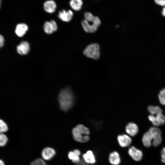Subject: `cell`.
Masks as SVG:
<instances>
[{
    "label": "cell",
    "mask_w": 165,
    "mask_h": 165,
    "mask_svg": "<svg viewBox=\"0 0 165 165\" xmlns=\"http://www.w3.org/2000/svg\"><path fill=\"white\" fill-rule=\"evenodd\" d=\"M142 141L146 147H149L152 145L154 147L158 146L162 141L161 130L157 127H151L144 134Z\"/></svg>",
    "instance_id": "1"
},
{
    "label": "cell",
    "mask_w": 165,
    "mask_h": 165,
    "mask_svg": "<svg viewBox=\"0 0 165 165\" xmlns=\"http://www.w3.org/2000/svg\"><path fill=\"white\" fill-rule=\"evenodd\" d=\"M148 110L151 115H155L162 113L163 111L158 106H149L148 108Z\"/></svg>",
    "instance_id": "18"
},
{
    "label": "cell",
    "mask_w": 165,
    "mask_h": 165,
    "mask_svg": "<svg viewBox=\"0 0 165 165\" xmlns=\"http://www.w3.org/2000/svg\"><path fill=\"white\" fill-rule=\"evenodd\" d=\"M118 143L119 146L122 148H126L131 144L132 140L131 138L126 134L119 135L117 137Z\"/></svg>",
    "instance_id": "8"
},
{
    "label": "cell",
    "mask_w": 165,
    "mask_h": 165,
    "mask_svg": "<svg viewBox=\"0 0 165 165\" xmlns=\"http://www.w3.org/2000/svg\"><path fill=\"white\" fill-rule=\"evenodd\" d=\"M148 118L152 124L156 126L162 125L165 123V117L162 113L155 115H150L148 116Z\"/></svg>",
    "instance_id": "7"
},
{
    "label": "cell",
    "mask_w": 165,
    "mask_h": 165,
    "mask_svg": "<svg viewBox=\"0 0 165 165\" xmlns=\"http://www.w3.org/2000/svg\"><path fill=\"white\" fill-rule=\"evenodd\" d=\"M72 134L74 139L75 141L80 143L86 142L90 139L88 135H83L76 127L72 129Z\"/></svg>",
    "instance_id": "6"
},
{
    "label": "cell",
    "mask_w": 165,
    "mask_h": 165,
    "mask_svg": "<svg viewBox=\"0 0 165 165\" xmlns=\"http://www.w3.org/2000/svg\"><path fill=\"white\" fill-rule=\"evenodd\" d=\"M30 50V45L26 41H23L17 47L18 53L21 55L27 54Z\"/></svg>",
    "instance_id": "15"
},
{
    "label": "cell",
    "mask_w": 165,
    "mask_h": 165,
    "mask_svg": "<svg viewBox=\"0 0 165 165\" xmlns=\"http://www.w3.org/2000/svg\"><path fill=\"white\" fill-rule=\"evenodd\" d=\"M126 131L130 136H135L138 132V127L135 123L132 122L130 123L126 126Z\"/></svg>",
    "instance_id": "14"
},
{
    "label": "cell",
    "mask_w": 165,
    "mask_h": 165,
    "mask_svg": "<svg viewBox=\"0 0 165 165\" xmlns=\"http://www.w3.org/2000/svg\"><path fill=\"white\" fill-rule=\"evenodd\" d=\"M155 3L157 5L163 6H165V0H154Z\"/></svg>",
    "instance_id": "28"
},
{
    "label": "cell",
    "mask_w": 165,
    "mask_h": 165,
    "mask_svg": "<svg viewBox=\"0 0 165 165\" xmlns=\"http://www.w3.org/2000/svg\"><path fill=\"white\" fill-rule=\"evenodd\" d=\"M76 127L83 135H89L90 134V132L89 130L83 125L79 124Z\"/></svg>",
    "instance_id": "20"
},
{
    "label": "cell",
    "mask_w": 165,
    "mask_h": 165,
    "mask_svg": "<svg viewBox=\"0 0 165 165\" xmlns=\"http://www.w3.org/2000/svg\"><path fill=\"white\" fill-rule=\"evenodd\" d=\"M30 165H47V164L42 159L39 158L32 161Z\"/></svg>",
    "instance_id": "26"
},
{
    "label": "cell",
    "mask_w": 165,
    "mask_h": 165,
    "mask_svg": "<svg viewBox=\"0 0 165 165\" xmlns=\"http://www.w3.org/2000/svg\"><path fill=\"white\" fill-rule=\"evenodd\" d=\"M83 4L82 0H70L69 2L71 7L75 11H79L82 9Z\"/></svg>",
    "instance_id": "17"
},
{
    "label": "cell",
    "mask_w": 165,
    "mask_h": 165,
    "mask_svg": "<svg viewBox=\"0 0 165 165\" xmlns=\"http://www.w3.org/2000/svg\"><path fill=\"white\" fill-rule=\"evenodd\" d=\"M2 6V0H0V9L1 8Z\"/></svg>",
    "instance_id": "34"
},
{
    "label": "cell",
    "mask_w": 165,
    "mask_h": 165,
    "mask_svg": "<svg viewBox=\"0 0 165 165\" xmlns=\"http://www.w3.org/2000/svg\"><path fill=\"white\" fill-rule=\"evenodd\" d=\"M58 100L61 109L64 112L69 110L74 102V97L71 89L67 87L61 90Z\"/></svg>",
    "instance_id": "2"
},
{
    "label": "cell",
    "mask_w": 165,
    "mask_h": 165,
    "mask_svg": "<svg viewBox=\"0 0 165 165\" xmlns=\"http://www.w3.org/2000/svg\"><path fill=\"white\" fill-rule=\"evenodd\" d=\"M128 152L132 159L136 161H140L142 158L143 154L142 151L134 146L130 147Z\"/></svg>",
    "instance_id": "5"
},
{
    "label": "cell",
    "mask_w": 165,
    "mask_h": 165,
    "mask_svg": "<svg viewBox=\"0 0 165 165\" xmlns=\"http://www.w3.org/2000/svg\"><path fill=\"white\" fill-rule=\"evenodd\" d=\"M4 37L2 35H0V48L4 45Z\"/></svg>",
    "instance_id": "30"
},
{
    "label": "cell",
    "mask_w": 165,
    "mask_h": 165,
    "mask_svg": "<svg viewBox=\"0 0 165 165\" xmlns=\"http://www.w3.org/2000/svg\"><path fill=\"white\" fill-rule=\"evenodd\" d=\"M50 22L52 26L53 31H56L57 30V27L56 22L54 20H51Z\"/></svg>",
    "instance_id": "29"
},
{
    "label": "cell",
    "mask_w": 165,
    "mask_h": 165,
    "mask_svg": "<svg viewBox=\"0 0 165 165\" xmlns=\"http://www.w3.org/2000/svg\"><path fill=\"white\" fill-rule=\"evenodd\" d=\"M0 165H5L4 162L1 159H0Z\"/></svg>",
    "instance_id": "33"
},
{
    "label": "cell",
    "mask_w": 165,
    "mask_h": 165,
    "mask_svg": "<svg viewBox=\"0 0 165 165\" xmlns=\"http://www.w3.org/2000/svg\"><path fill=\"white\" fill-rule=\"evenodd\" d=\"M161 160L165 163V147H163L161 151Z\"/></svg>",
    "instance_id": "27"
},
{
    "label": "cell",
    "mask_w": 165,
    "mask_h": 165,
    "mask_svg": "<svg viewBox=\"0 0 165 165\" xmlns=\"http://www.w3.org/2000/svg\"><path fill=\"white\" fill-rule=\"evenodd\" d=\"M101 23L100 18L97 16L92 24H90L85 20H83L81 22L82 27L84 31L87 33H93L97 31Z\"/></svg>",
    "instance_id": "4"
},
{
    "label": "cell",
    "mask_w": 165,
    "mask_h": 165,
    "mask_svg": "<svg viewBox=\"0 0 165 165\" xmlns=\"http://www.w3.org/2000/svg\"><path fill=\"white\" fill-rule=\"evenodd\" d=\"M85 162L89 164H94L96 162V159L93 151L88 150L82 155Z\"/></svg>",
    "instance_id": "12"
},
{
    "label": "cell",
    "mask_w": 165,
    "mask_h": 165,
    "mask_svg": "<svg viewBox=\"0 0 165 165\" xmlns=\"http://www.w3.org/2000/svg\"><path fill=\"white\" fill-rule=\"evenodd\" d=\"M68 156L69 159L72 160L74 163H79L80 161L79 156L76 155L73 151H71L68 154Z\"/></svg>",
    "instance_id": "19"
},
{
    "label": "cell",
    "mask_w": 165,
    "mask_h": 165,
    "mask_svg": "<svg viewBox=\"0 0 165 165\" xmlns=\"http://www.w3.org/2000/svg\"><path fill=\"white\" fill-rule=\"evenodd\" d=\"M8 130V127L6 124L2 120L0 119V133L6 132Z\"/></svg>",
    "instance_id": "25"
},
{
    "label": "cell",
    "mask_w": 165,
    "mask_h": 165,
    "mask_svg": "<svg viewBox=\"0 0 165 165\" xmlns=\"http://www.w3.org/2000/svg\"><path fill=\"white\" fill-rule=\"evenodd\" d=\"M77 155L79 156L81 154L80 151L78 149H75L73 151Z\"/></svg>",
    "instance_id": "31"
},
{
    "label": "cell",
    "mask_w": 165,
    "mask_h": 165,
    "mask_svg": "<svg viewBox=\"0 0 165 165\" xmlns=\"http://www.w3.org/2000/svg\"><path fill=\"white\" fill-rule=\"evenodd\" d=\"M158 98L161 104L165 105V88L160 91L158 95Z\"/></svg>",
    "instance_id": "23"
},
{
    "label": "cell",
    "mask_w": 165,
    "mask_h": 165,
    "mask_svg": "<svg viewBox=\"0 0 165 165\" xmlns=\"http://www.w3.org/2000/svg\"><path fill=\"white\" fill-rule=\"evenodd\" d=\"M162 15L165 17V6L164 7L162 11Z\"/></svg>",
    "instance_id": "32"
},
{
    "label": "cell",
    "mask_w": 165,
    "mask_h": 165,
    "mask_svg": "<svg viewBox=\"0 0 165 165\" xmlns=\"http://www.w3.org/2000/svg\"><path fill=\"white\" fill-rule=\"evenodd\" d=\"M56 3L53 0H48L45 1L43 4L44 10L49 13L54 12L56 9Z\"/></svg>",
    "instance_id": "13"
},
{
    "label": "cell",
    "mask_w": 165,
    "mask_h": 165,
    "mask_svg": "<svg viewBox=\"0 0 165 165\" xmlns=\"http://www.w3.org/2000/svg\"><path fill=\"white\" fill-rule=\"evenodd\" d=\"M56 154L55 150L50 147L44 148L41 153L42 158L45 160H49L52 158Z\"/></svg>",
    "instance_id": "11"
},
{
    "label": "cell",
    "mask_w": 165,
    "mask_h": 165,
    "mask_svg": "<svg viewBox=\"0 0 165 165\" xmlns=\"http://www.w3.org/2000/svg\"><path fill=\"white\" fill-rule=\"evenodd\" d=\"M108 161L112 165H119L121 162L119 153L116 151L111 152L108 156Z\"/></svg>",
    "instance_id": "10"
},
{
    "label": "cell",
    "mask_w": 165,
    "mask_h": 165,
    "mask_svg": "<svg viewBox=\"0 0 165 165\" xmlns=\"http://www.w3.org/2000/svg\"><path fill=\"white\" fill-rule=\"evenodd\" d=\"M99 45L96 43L88 45L83 51V54L87 57L94 60L98 59L100 56Z\"/></svg>",
    "instance_id": "3"
},
{
    "label": "cell",
    "mask_w": 165,
    "mask_h": 165,
    "mask_svg": "<svg viewBox=\"0 0 165 165\" xmlns=\"http://www.w3.org/2000/svg\"><path fill=\"white\" fill-rule=\"evenodd\" d=\"M28 29L27 25L25 24H19L16 26L15 33L18 36L22 37L25 34Z\"/></svg>",
    "instance_id": "16"
},
{
    "label": "cell",
    "mask_w": 165,
    "mask_h": 165,
    "mask_svg": "<svg viewBox=\"0 0 165 165\" xmlns=\"http://www.w3.org/2000/svg\"><path fill=\"white\" fill-rule=\"evenodd\" d=\"M96 16H94L91 13L86 12L84 14L85 20L89 22H93L95 20Z\"/></svg>",
    "instance_id": "21"
},
{
    "label": "cell",
    "mask_w": 165,
    "mask_h": 165,
    "mask_svg": "<svg viewBox=\"0 0 165 165\" xmlns=\"http://www.w3.org/2000/svg\"><path fill=\"white\" fill-rule=\"evenodd\" d=\"M44 29L45 32L47 34H50L53 32V31L50 21H46L44 23Z\"/></svg>",
    "instance_id": "22"
},
{
    "label": "cell",
    "mask_w": 165,
    "mask_h": 165,
    "mask_svg": "<svg viewBox=\"0 0 165 165\" xmlns=\"http://www.w3.org/2000/svg\"><path fill=\"white\" fill-rule=\"evenodd\" d=\"M8 141L6 136L3 133H0V146H5Z\"/></svg>",
    "instance_id": "24"
},
{
    "label": "cell",
    "mask_w": 165,
    "mask_h": 165,
    "mask_svg": "<svg viewBox=\"0 0 165 165\" xmlns=\"http://www.w3.org/2000/svg\"><path fill=\"white\" fill-rule=\"evenodd\" d=\"M73 16V12L70 10H66L63 9L60 11L58 14V17L62 20L68 22L70 21Z\"/></svg>",
    "instance_id": "9"
}]
</instances>
